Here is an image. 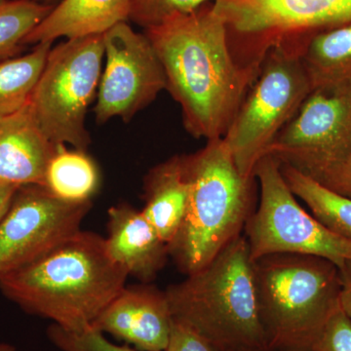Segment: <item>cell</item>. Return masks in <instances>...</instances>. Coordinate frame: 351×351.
<instances>
[{"instance_id":"1","label":"cell","mask_w":351,"mask_h":351,"mask_svg":"<svg viewBox=\"0 0 351 351\" xmlns=\"http://www.w3.org/2000/svg\"><path fill=\"white\" fill-rule=\"evenodd\" d=\"M213 2L144 32L162 64L166 90L181 106L184 128L207 141L225 136L255 80L235 62Z\"/></svg>"},{"instance_id":"2","label":"cell","mask_w":351,"mask_h":351,"mask_svg":"<svg viewBox=\"0 0 351 351\" xmlns=\"http://www.w3.org/2000/svg\"><path fill=\"white\" fill-rule=\"evenodd\" d=\"M128 272L106 239L80 230L36 262L0 278V291L25 313L82 331L125 288Z\"/></svg>"},{"instance_id":"3","label":"cell","mask_w":351,"mask_h":351,"mask_svg":"<svg viewBox=\"0 0 351 351\" xmlns=\"http://www.w3.org/2000/svg\"><path fill=\"white\" fill-rule=\"evenodd\" d=\"M165 294L173 320L197 332L216 351L267 348L255 267L244 233Z\"/></svg>"},{"instance_id":"4","label":"cell","mask_w":351,"mask_h":351,"mask_svg":"<svg viewBox=\"0 0 351 351\" xmlns=\"http://www.w3.org/2000/svg\"><path fill=\"white\" fill-rule=\"evenodd\" d=\"M189 186L186 215L169 255L186 276L195 274L244 232L255 212L256 178L237 169L223 138L182 156Z\"/></svg>"},{"instance_id":"5","label":"cell","mask_w":351,"mask_h":351,"mask_svg":"<svg viewBox=\"0 0 351 351\" xmlns=\"http://www.w3.org/2000/svg\"><path fill=\"white\" fill-rule=\"evenodd\" d=\"M267 346L311 350L339 306L341 274L324 258L269 254L254 261Z\"/></svg>"},{"instance_id":"6","label":"cell","mask_w":351,"mask_h":351,"mask_svg":"<svg viewBox=\"0 0 351 351\" xmlns=\"http://www.w3.org/2000/svg\"><path fill=\"white\" fill-rule=\"evenodd\" d=\"M302 41H284L267 52L223 137L244 177H255L258 160L311 92L300 55Z\"/></svg>"},{"instance_id":"7","label":"cell","mask_w":351,"mask_h":351,"mask_svg":"<svg viewBox=\"0 0 351 351\" xmlns=\"http://www.w3.org/2000/svg\"><path fill=\"white\" fill-rule=\"evenodd\" d=\"M104 58L103 34L66 39L51 48L27 107L53 144L87 152L91 138L85 120L98 94Z\"/></svg>"},{"instance_id":"8","label":"cell","mask_w":351,"mask_h":351,"mask_svg":"<svg viewBox=\"0 0 351 351\" xmlns=\"http://www.w3.org/2000/svg\"><path fill=\"white\" fill-rule=\"evenodd\" d=\"M235 62L252 77L272 47L351 22V0H215Z\"/></svg>"},{"instance_id":"9","label":"cell","mask_w":351,"mask_h":351,"mask_svg":"<svg viewBox=\"0 0 351 351\" xmlns=\"http://www.w3.org/2000/svg\"><path fill=\"white\" fill-rule=\"evenodd\" d=\"M260 203L244 228L252 260L269 254L316 256L341 269L351 261V239L332 232L295 199L280 170V161L265 154L254 170Z\"/></svg>"},{"instance_id":"10","label":"cell","mask_w":351,"mask_h":351,"mask_svg":"<svg viewBox=\"0 0 351 351\" xmlns=\"http://www.w3.org/2000/svg\"><path fill=\"white\" fill-rule=\"evenodd\" d=\"M92 207V200L61 199L46 186H20L0 221V278L36 262L80 232Z\"/></svg>"},{"instance_id":"11","label":"cell","mask_w":351,"mask_h":351,"mask_svg":"<svg viewBox=\"0 0 351 351\" xmlns=\"http://www.w3.org/2000/svg\"><path fill=\"white\" fill-rule=\"evenodd\" d=\"M103 36L106 66L94 108L96 121L119 117L128 122L166 90L165 73L149 39L128 23L115 25Z\"/></svg>"},{"instance_id":"12","label":"cell","mask_w":351,"mask_h":351,"mask_svg":"<svg viewBox=\"0 0 351 351\" xmlns=\"http://www.w3.org/2000/svg\"><path fill=\"white\" fill-rule=\"evenodd\" d=\"M351 147V87L313 89L267 154L311 177Z\"/></svg>"},{"instance_id":"13","label":"cell","mask_w":351,"mask_h":351,"mask_svg":"<svg viewBox=\"0 0 351 351\" xmlns=\"http://www.w3.org/2000/svg\"><path fill=\"white\" fill-rule=\"evenodd\" d=\"M172 314L165 291L142 283L126 287L94 321L92 327L141 351H165Z\"/></svg>"},{"instance_id":"14","label":"cell","mask_w":351,"mask_h":351,"mask_svg":"<svg viewBox=\"0 0 351 351\" xmlns=\"http://www.w3.org/2000/svg\"><path fill=\"white\" fill-rule=\"evenodd\" d=\"M108 254L128 276L142 283H151L163 269L169 247L145 218L142 210L119 204L108 210Z\"/></svg>"},{"instance_id":"15","label":"cell","mask_w":351,"mask_h":351,"mask_svg":"<svg viewBox=\"0 0 351 351\" xmlns=\"http://www.w3.org/2000/svg\"><path fill=\"white\" fill-rule=\"evenodd\" d=\"M57 147L36 125L27 106L0 119V182L45 186L46 172Z\"/></svg>"},{"instance_id":"16","label":"cell","mask_w":351,"mask_h":351,"mask_svg":"<svg viewBox=\"0 0 351 351\" xmlns=\"http://www.w3.org/2000/svg\"><path fill=\"white\" fill-rule=\"evenodd\" d=\"M129 0H61L25 38V44L99 36L129 21Z\"/></svg>"},{"instance_id":"17","label":"cell","mask_w":351,"mask_h":351,"mask_svg":"<svg viewBox=\"0 0 351 351\" xmlns=\"http://www.w3.org/2000/svg\"><path fill=\"white\" fill-rule=\"evenodd\" d=\"M144 189L142 212L169 247L181 228L188 205L189 186L182 156L171 157L149 170Z\"/></svg>"},{"instance_id":"18","label":"cell","mask_w":351,"mask_h":351,"mask_svg":"<svg viewBox=\"0 0 351 351\" xmlns=\"http://www.w3.org/2000/svg\"><path fill=\"white\" fill-rule=\"evenodd\" d=\"M300 55L311 90L351 87V22L304 39Z\"/></svg>"},{"instance_id":"19","label":"cell","mask_w":351,"mask_h":351,"mask_svg":"<svg viewBox=\"0 0 351 351\" xmlns=\"http://www.w3.org/2000/svg\"><path fill=\"white\" fill-rule=\"evenodd\" d=\"M46 188L61 199L92 200L100 186V172L86 152L69 151L59 145L46 172Z\"/></svg>"},{"instance_id":"20","label":"cell","mask_w":351,"mask_h":351,"mask_svg":"<svg viewBox=\"0 0 351 351\" xmlns=\"http://www.w3.org/2000/svg\"><path fill=\"white\" fill-rule=\"evenodd\" d=\"M51 48L52 43H41L25 56L0 60V119L27 107Z\"/></svg>"},{"instance_id":"21","label":"cell","mask_w":351,"mask_h":351,"mask_svg":"<svg viewBox=\"0 0 351 351\" xmlns=\"http://www.w3.org/2000/svg\"><path fill=\"white\" fill-rule=\"evenodd\" d=\"M280 170L289 189L306 203L313 217L332 232L351 239V200L323 188L288 164L280 162Z\"/></svg>"},{"instance_id":"22","label":"cell","mask_w":351,"mask_h":351,"mask_svg":"<svg viewBox=\"0 0 351 351\" xmlns=\"http://www.w3.org/2000/svg\"><path fill=\"white\" fill-rule=\"evenodd\" d=\"M53 8L31 0H6L0 4V60L17 53L25 38Z\"/></svg>"},{"instance_id":"23","label":"cell","mask_w":351,"mask_h":351,"mask_svg":"<svg viewBox=\"0 0 351 351\" xmlns=\"http://www.w3.org/2000/svg\"><path fill=\"white\" fill-rule=\"evenodd\" d=\"M215 0H129V21L144 29L163 24L176 16L189 14Z\"/></svg>"},{"instance_id":"24","label":"cell","mask_w":351,"mask_h":351,"mask_svg":"<svg viewBox=\"0 0 351 351\" xmlns=\"http://www.w3.org/2000/svg\"><path fill=\"white\" fill-rule=\"evenodd\" d=\"M46 332L51 343L62 351H141L115 345L106 338L104 332L92 326L82 331H69L52 324Z\"/></svg>"},{"instance_id":"25","label":"cell","mask_w":351,"mask_h":351,"mask_svg":"<svg viewBox=\"0 0 351 351\" xmlns=\"http://www.w3.org/2000/svg\"><path fill=\"white\" fill-rule=\"evenodd\" d=\"M311 350L351 351V319L341 306L330 315Z\"/></svg>"},{"instance_id":"26","label":"cell","mask_w":351,"mask_h":351,"mask_svg":"<svg viewBox=\"0 0 351 351\" xmlns=\"http://www.w3.org/2000/svg\"><path fill=\"white\" fill-rule=\"evenodd\" d=\"M308 178L328 191L351 200V147L339 160Z\"/></svg>"},{"instance_id":"27","label":"cell","mask_w":351,"mask_h":351,"mask_svg":"<svg viewBox=\"0 0 351 351\" xmlns=\"http://www.w3.org/2000/svg\"><path fill=\"white\" fill-rule=\"evenodd\" d=\"M165 351H216L191 328L173 320L169 343Z\"/></svg>"},{"instance_id":"28","label":"cell","mask_w":351,"mask_h":351,"mask_svg":"<svg viewBox=\"0 0 351 351\" xmlns=\"http://www.w3.org/2000/svg\"><path fill=\"white\" fill-rule=\"evenodd\" d=\"M341 289L339 293V306L351 319V261H346L339 269Z\"/></svg>"},{"instance_id":"29","label":"cell","mask_w":351,"mask_h":351,"mask_svg":"<svg viewBox=\"0 0 351 351\" xmlns=\"http://www.w3.org/2000/svg\"><path fill=\"white\" fill-rule=\"evenodd\" d=\"M20 186H14V184L0 182V221L3 218L6 212L8 211L14 196H15Z\"/></svg>"},{"instance_id":"30","label":"cell","mask_w":351,"mask_h":351,"mask_svg":"<svg viewBox=\"0 0 351 351\" xmlns=\"http://www.w3.org/2000/svg\"><path fill=\"white\" fill-rule=\"evenodd\" d=\"M244 351H313V350H290V348H258V350H244Z\"/></svg>"},{"instance_id":"31","label":"cell","mask_w":351,"mask_h":351,"mask_svg":"<svg viewBox=\"0 0 351 351\" xmlns=\"http://www.w3.org/2000/svg\"><path fill=\"white\" fill-rule=\"evenodd\" d=\"M31 1L45 4V5L56 6L59 2H61V0H31Z\"/></svg>"},{"instance_id":"32","label":"cell","mask_w":351,"mask_h":351,"mask_svg":"<svg viewBox=\"0 0 351 351\" xmlns=\"http://www.w3.org/2000/svg\"><path fill=\"white\" fill-rule=\"evenodd\" d=\"M0 351H16V348L11 343H0Z\"/></svg>"},{"instance_id":"33","label":"cell","mask_w":351,"mask_h":351,"mask_svg":"<svg viewBox=\"0 0 351 351\" xmlns=\"http://www.w3.org/2000/svg\"><path fill=\"white\" fill-rule=\"evenodd\" d=\"M4 1H6V0H0V4L3 3Z\"/></svg>"}]
</instances>
